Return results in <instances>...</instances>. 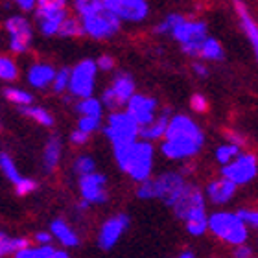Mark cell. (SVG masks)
Listing matches in <instances>:
<instances>
[{"mask_svg":"<svg viewBox=\"0 0 258 258\" xmlns=\"http://www.w3.org/2000/svg\"><path fill=\"white\" fill-rule=\"evenodd\" d=\"M205 135L196 122L186 114H175L170 120L166 137L162 140L161 151L166 159L184 161L198 155L203 148Z\"/></svg>","mask_w":258,"mask_h":258,"instance_id":"cell-1","label":"cell"},{"mask_svg":"<svg viewBox=\"0 0 258 258\" xmlns=\"http://www.w3.org/2000/svg\"><path fill=\"white\" fill-rule=\"evenodd\" d=\"M74 6L89 37L109 39L118 33L122 21L105 6V0H78Z\"/></svg>","mask_w":258,"mask_h":258,"instance_id":"cell-2","label":"cell"},{"mask_svg":"<svg viewBox=\"0 0 258 258\" xmlns=\"http://www.w3.org/2000/svg\"><path fill=\"white\" fill-rule=\"evenodd\" d=\"M114 161L118 168L137 183H144L151 179V170H153V146L146 140H137L131 144L114 146Z\"/></svg>","mask_w":258,"mask_h":258,"instance_id":"cell-3","label":"cell"},{"mask_svg":"<svg viewBox=\"0 0 258 258\" xmlns=\"http://www.w3.org/2000/svg\"><path fill=\"white\" fill-rule=\"evenodd\" d=\"M173 212L179 220H183L186 223V231L192 236H201L205 231H209V216H207V207H205V196L201 190L188 184V188L184 190Z\"/></svg>","mask_w":258,"mask_h":258,"instance_id":"cell-4","label":"cell"},{"mask_svg":"<svg viewBox=\"0 0 258 258\" xmlns=\"http://www.w3.org/2000/svg\"><path fill=\"white\" fill-rule=\"evenodd\" d=\"M186 188H188V183L184 181L183 173L168 172L140 183L137 188V196L140 199H161L173 209Z\"/></svg>","mask_w":258,"mask_h":258,"instance_id":"cell-5","label":"cell"},{"mask_svg":"<svg viewBox=\"0 0 258 258\" xmlns=\"http://www.w3.org/2000/svg\"><path fill=\"white\" fill-rule=\"evenodd\" d=\"M209 231L221 242L231 243L234 247L245 245L249 238L247 223L238 216V212H214L209 216Z\"/></svg>","mask_w":258,"mask_h":258,"instance_id":"cell-6","label":"cell"},{"mask_svg":"<svg viewBox=\"0 0 258 258\" xmlns=\"http://www.w3.org/2000/svg\"><path fill=\"white\" fill-rule=\"evenodd\" d=\"M173 39L181 44L184 54L188 55H199L203 43L209 39L207 35V22L196 21V19H186L183 17L172 30Z\"/></svg>","mask_w":258,"mask_h":258,"instance_id":"cell-7","label":"cell"},{"mask_svg":"<svg viewBox=\"0 0 258 258\" xmlns=\"http://www.w3.org/2000/svg\"><path fill=\"white\" fill-rule=\"evenodd\" d=\"M103 133L111 140V144L114 146H124L137 142L140 135V125L133 120V116L127 111H116L111 113L107 118V124L103 127Z\"/></svg>","mask_w":258,"mask_h":258,"instance_id":"cell-8","label":"cell"},{"mask_svg":"<svg viewBox=\"0 0 258 258\" xmlns=\"http://www.w3.org/2000/svg\"><path fill=\"white\" fill-rule=\"evenodd\" d=\"M35 19H37L39 30L43 35H57L61 32L63 22L69 19L67 4L63 0H41L37 2L35 10Z\"/></svg>","mask_w":258,"mask_h":258,"instance_id":"cell-9","label":"cell"},{"mask_svg":"<svg viewBox=\"0 0 258 258\" xmlns=\"http://www.w3.org/2000/svg\"><path fill=\"white\" fill-rule=\"evenodd\" d=\"M96 72L98 64L92 59H83L76 64L74 69L70 70V96L78 98V100L91 98L92 91H94V83H96Z\"/></svg>","mask_w":258,"mask_h":258,"instance_id":"cell-10","label":"cell"},{"mask_svg":"<svg viewBox=\"0 0 258 258\" xmlns=\"http://www.w3.org/2000/svg\"><path fill=\"white\" fill-rule=\"evenodd\" d=\"M135 96V81L129 74H116L113 83L109 89H105L102 94V103L107 109H113V113H116V109L122 105H127L129 100Z\"/></svg>","mask_w":258,"mask_h":258,"instance_id":"cell-11","label":"cell"},{"mask_svg":"<svg viewBox=\"0 0 258 258\" xmlns=\"http://www.w3.org/2000/svg\"><path fill=\"white\" fill-rule=\"evenodd\" d=\"M256 173H258V159L253 153H242L231 164L221 168V177L232 181L236 186L251 183L256 177Z\"/></svg>","mask_w":258,"mask_h":258,"instance_id":"cell-12","label":"cell"},{"mask_svg":"<svg viewBox=\"0 0 258 258\" xmlns=\"http://www.w3.org/2000/svg\"><path fill=\"white\" fill-rule=\"evenodd\" d=\"M6 32L10 35V50L13 54H22L26 52L30 43H32V24L24 17H10L6 21Z\"/></svg>","mask_w":258,"mask_h":258,"instance_id":"cell-13","label":"cell"},{"mask_svg":"<svg viewBox=\"0 0 258 258\" xmlns=\"http://www.w3.org/2000/svg\"><path fill=\"white\" fill-rule=\"evenodd\" d=\"M105 6L120 21L127 22H142L150 13L146 0H105Z\"/></svg>","mask_w":258,"mask_h":258,"instance_id":"cell-14","label":"cell"},{"mask_svg":"<svg viewBox=\"0 0 258 258\" xmlns=\"http://www.w3.org/2000/svg\"><path fill=\"white\" fill-rule=\"evenodd\" d=\"M127 225H129V218L125 214L111 216V218L103 221V225L100 227V232H98V245H100L103 251L113 249L114 245L118 243L120 236L125 232Z\"/></svg>","mask_w":258,"mask_h":258,"instance_id":"cell-15","label":"cell"},{"mask_svg":"<svg viewBox=\"0 0 258 258\" xmlns=\"http://www.w3.org/2000/svg\"><path fill=\"white\" fill-rule=\"evenodd\" d=\"M125 107H127L125 111L133 116V120L140 125V129L150 125L157 118V100L146 96V94H135Z\"/></svg>","mask_w":258,"mask_h":258,"instance_id":"cell-16","label":"cell"},{"mask_svg":"<svg viewBox=\"0 0 258 258\" xmlns=\"http://www.w3.org/2000/svg\"><path fill=\"white\" fill-rule=\"evenodd\" d=\"M107 179L103 173H91L85 177H80V194L81 199L91 205H100L107 201V188H105Z\"/></svg>","mask_w":258,"mask_h":258,"instance_id":"cell-17","label":"cell"},{"mask_svg":"<svg viewBox=\"0 0 258 258\" xmlns=\"http://www.w3.org/2000/svg\"><path fill=\"white\" fill-rule=\"evenodd\" d=\"M234 194H236V184L225 177L216 179V181H212V183L207 186V199H209L212 205L229 203Z\"/></svg>","mask_w":258,"mask_h":258,"instance_id":"cell-18","label":"cell"},{"mask_svg":"<svg viewBox=\"0 0 258 258\" xmlns=\"http://www.w3.org/2000/svg\"><path fill=\"white\" fill-rule=\"evenodd\" d=\"M234 8H236L238 19H240V26H242V30L245 32V35L249 39V43L253 46L254 57H256V63H258V24L253 19V15L249 13L247 6L243 4V2H236Z\"/></svg>","mask_w":258,"mask_h":258,"instance_id":"cell-19","label":"cell"},{"mask_svg":"<svg viewBox=\"0 0 258 258\" xmlns=\"http://www.w3.org/2000/svg\"><path fill=\"white\" fill-rule=\"evenodd\" d=\"M55 72L52 69V64L48 63H33L28 69V83L35 89H46V87L54 85Z\"/></svg>","mask_w":258,"mask_h":258,"instance_id":"cell-20","label":"cell"},{"mask_svg":"<svg viewBox=\"0 0 258 258\" xmlns=\"http://www.w3.org/2000/svg\"><path fill=\"white\" fill-rule=\"evenodd\" d=\"M170 120H172V116H170V109H166V111H162L150 125H146V127L140 129V137H142L146 142H153V140H159V139L164 140L168 125H170Z\"/></svg>","mask_w":258,"mask_h":258,"instance_id":"cell-21","label":"cell"},{"mask_svg":"<svg viewBox=\"0 0 258 258\" xmlns=\"http://www.w3.org/2000/svg\"><path fill=\"white\" fill-rule=\"evenodd\" d=\"M50 232L63 247H76L80 243V238L72 231V227L64 220H54L50 223Z\"/></svg>","mask_w":258,"mask_h":258,"instance_id":"cell-22","label":"cell"},{"mask_svg":"<svg viewBox=\"0 0 258 258\" xmlns=\"http://www.w3.org/2000/svg\"><path fill=\"white\" fill-rule=\"evenodd\" d=\"M61 150H63V144H61V139L57 135H52L48 140H46V146H44L43 151V164L46 172H52L57 162L61 159Z\"/></svg>","mask_w":258,"mask_h":258,"instance_id":"cell-23","label":"cell"},{"mask_svg":"<svg viewBox=\"0 0 258 258\" xmlns=\"http://www.w3.org/2000/svg\"><path fill=\"white\" fill-rule=\"evenodd\" d=\"M30 247V242L26 238H13L8 236V234H0V254L2 256H8V254H17L22 249Z\"/></svg>","mask_w":258,"mask_h":258,"instance_id":"cell-24","label":"cell"},{"mask_svg":"<svg viewBox=\"0 0 258 258\" xmlns=\"http://www.w3.org/2000/svg\"><path fill=\"white\" fill-rule=\"evenodd\" d=\"M76 111L80 113V116H91V118H102L103 113V103L102 100L96 98H85L76 103Z\"/></svg>","mask_w":258,"mask_h":258,"instance_id":"cell-25","label":"cell"},{"mask_svg":"<svg viewBox=\"0 0 258 258\" xmlns=\"http://www.w3.org/2000/svg\"><path fill=\"white\" fill-rule=\"evenodd\" d=\"M223 55H225L223 46H221L220 41L214 37L207 39L203 43V46H201V52H199V57H203V59H207V61H221Z\"/></svg>","mask_w":258,"mask_h":258,"instance_id":"cell-26","label":"cell"},{"mask_svg":"<svg viewBox=\"0 0 258 258\" xmlns=\"http://www.w3.org/2000/svg\"><path fill=\"white\" fill-rule=\"evenodd\" d=\"M21 113L26 114L28 118L35 120L37 124L44 125V127H52L54 125V116L43 107H33V105H30V107H22Z\"/></svg>","mask_w":258,"mask_h":258,"instance_id":"cell-27","label":"cell"},{"mask_svg":"<svg viewBox=\"0 0 258 258\" xmlns=\"http://www.w3.org/2000/svg\"><path fill=\"white\" fill-rule=\"evenodd\" d=\"M4 96L6 100H10L11 103H15L19 107H30L33 102V96L30 92L22 91V89H15V87H8L4 91Z\"/></svg>","mask_w":258,"mask_h":258,"instance_id":"cell-28","label":"cell"},{"mask_svg":"<svg viewBox=\"0 0 258 258\" xmlns=\"http://www.w3.org/2000/svg\"><path fill=\"white\" fill-rule=\"evenodd\" d=\"M240 146H234L231 142H227V144H221L218 150H216V161L220 162L221 166H227V164H231L236 157H240Z\"/></svg>","mask_w":258,"mask_h":258,"instance_id":"cell-29","label":"cell"},{"mask_svg":"<svg viewBox=\"0 0 258 258\" xmlns=\"http://www.w3.org/2000/svg\"><path fill=\"white\" fill-rule=\"evenodd\" d=\"M0 168H2V172H4V175H6V179H10L11 183L15 184H19L22 181V175H21V172L17 170V166H15V162L11 161V157L8 155V153H0Z\"/></svg>","mask_w":258,"mask_h":258,"instance_id":"cell-30","label":"cell"},{"mask_svg":"<svg viewBox=\"0 0 258 258\" xmlns=\"http://www.w3.org/2000/svg\"><path fill=\"white\" fill-rule=\"evenodd\" d=\"M72 168L80 177H85V175H91V173L96 172V161L91 155H80L74 161Z\"/></svg>","mask_w":258,"mask_h":258,"instance_id":"cell-31","label":"cell"},{"mask_svg":"<svg viewBox=\"0 0 258 258\" xmlns=\"http://www.w3.org/2000/svg\"><path fill=\"white\" fill-rule=\"evenodd\" d=\"M54 251L55 249L52 247V245H37V247H32V245H30V247L19 251V253L15 254V258H48Z\"/></svg>","mask_w":258,"mask_h":258,"instance_id":"cell-32","label":"cell"},{"mask_svg":"<svg viewBox=\"0 0 258 258\" xmlns=\"http://www.w3.org/2000/svg\"><path fill=\"white\" fill-rule=\"evenodd\" d=\"M83 26H81V21L76 19V17H69L67 21L63 22L61 26L59 35L61 37H78V35H83Z\"/></svg>","mask_w":258,"mask_h":258,"instance_id":"cell-33","label":"cell"},{"mask_svg":"<svg viewBox=\"0 0 258 258\" xmlns=\"http://www.w3.org/2000/svg\"><path fill=\"white\" fill-rule=\"evenodd\" d=\"M17 76H19V69H17L15 61L2 55L0 57V78L4 81H13L17 80Z\"/></svg>","mask_w":258,"mask_h":258,"instance_id":"cell-34","label":"cell"},{"mask_svg":"<svg viewBox=\"0 0 258 258\" xmlns=\"http://www.w3.org/2000/svg\"><path fill=\"white\" fill-rule=\"evenodd\" d=\"M181 19H183V15H181V13H170L164 21H161L159 24H157L155 32L157 33H168V32L172 33V30L175 28V24H177Z\"/></svg>","mask_w":258,"mask_h":258,"instance_id":"cell-35","label":"cell"},{"mask_svg":"<svg viewBox=\"0 0 258 258\" xmlns=\"http://www.w3.org/2000/svg\"><path fill=\"white\" fill-rule=\"evenodd\" d=\"M69 85H70V70H67V69L57 70L52 89H54L55 92H63V91H69Z\"/></svg>","mask_w":258,"mask_h":258,"instance_id":"cell-36","label":"cell"},{"mask_svg":"<svg viewBox=\"0 0 258 258\" xmlns=\"http://www.w3.org/2000/svg\"><path fill=\"white\" fill-rule=\"evenodd\" d=\"M100 124H102V118L80 116V120H78V129L83 131V133H87V135H91V133H94L96 129H100Z\"/></svg>","mask_w":258,"mask_h":258,"instance_id":"cell-37","label":"cell"},{"mask_svg":"<svg viewBox=\"0 0 258 258\" xmlns=\"http://www.w3.org/2000/svg\"><path fill=\"white\" fill-rule=\"evenodd\" d=\"M238 216L247 223V227H258V209H242L238 210Z\"/></svg>","mask_w":258,"mask_h":258,"instance_id":"cell-38","label":"cell"},{"mask_svg":"<svg viewBox=\"0 0 258 258\" xmlns=\"http://www.w3.org/2000/svg\"><path fill=\"white\" fill-rule=\"evenodd\" d=\"M33 190H37V183H35L33 179H26V177L15 186V192L19 194V196H28V194H32Z\"/></svg>","mask_w":258,"mask_h":258,"instance_id":"cell-39","label":"cell"},{"mask_svg":"<svg viewBox=\"0 0 258 258\" xmlns=\"http://www.w3.org/2000/svg\"><path fill=\"white\" fill-rule=\"evenodd\" d=\"M190 105H192V109L196 113H205V111L209 109V100H207L203 94H194V96L190 98Z\"/></svg>","mask_w":258,"mask_h":258,"instance_id":"cell-40","label":"cell"},{"mask_svg":"<svg viewBox=\"0 0 258 258\" xmlns=\"http://www.w3.org/2000/svg\"><path fill=\"white\" fill-rule=\"evenodd\" d=\"M96 64H98V70H103V72H109V70L114 67V59L111 55H100L96 59Z\"/></svg>","mask_w":258,"mask_h":258,"instance_id":"cell-41","label":"cell"},{"mask_svg":"<svg viewBox=\"0 0 258 258\" xmlns=\"http://www.w3.org/2000/svg\"><path fill=\"white\" fill-rule=\"evenodd\" d=\"M70 140H72V144L76 146H83L87 144V140H89V135L83 133V131H80V129L76 127L72 133H70Z\"/></svg>","mask_w":258,"mask_h":258,"instance_id":"cell-42","label":"cell"},{"mask_svg":"<svg viewBox=\"0 0 258 258\" xmlns=\"http://www.w3.org/2000/svg\"><path fill=\"white\" fill-rule=\"evenodd\" d=\"M52 232H46V231H39L35 232V242L39 243V245H50V242H52Z\"/></svg>","mask_w":258,"mask_h":258,"instance_id":"cell-43","label":"cell"},{"mask_svg":"<svg viewBox=\"0 0 258 258\" xmlns=\"http://www.w3.org/2000/svg\"><path fill=\"white\" fill-rule=\"evenodd\" d=\"M251 254H253V249L249 247L247 243L234 247V258H251Z\"/></svg>","mask_w":258,"mask_h":258,"instance_id":"cell-44","label":"cell"},{"mask_svg":"<svg viewBox=\"0 0 258 258\" xmlns=\"http://www.w3.org/2000/svg\"><path fill=\"white\" fill-rule=\"evenodd\" d=\"M194 72H196L199 78H207V76H209V69H207V64H203V63L194 64Z\"/></svg>","mask_w":258,"mask_h":258,"instance_id":"cell-45","label":"cell"},{"mask_svg":"<svg viewBox=\"0 0 258 258\" xmlns=\"http://www.w3.org/2000/svg\"><path fill=\"white\" fill-rule=\"evenodd\" d=\"M17 6H19L22 11H32L37 4H35L33 0H19V2H17ZM35 10H37V8H35Z\"/></svg>","mask_w":258,"mask_h":258,"instance_id":"cell-46","label":"cell"},{"mask_svg":"<svg viewBox=\"0 0 258 258\" xmlns=\"http://www.w3.org/2000/svg\"><path fill=\"white\" fill-rule=\"evenodd\" d=\"M229 142L234 146H242L243 144V137L238 133H229Z\"/></svg>","mask_w":258,"mask_h":258,"instance_id":"cell-47","label":"cell"},{"mask_svg":"<svg viewBox=\"0 0 258 258\" xmlns=\"http://www.w3.org/2000/svg\"><path fill=\"white\" fill-rule=\"evenodd\" d=\"M48 258H69V254H67V251H59V249H55L54 253L50 254Z\"/></svg>","mask_w":258,"mask_h":258,"instance_id":"cell-48","label":"cell"},{"mask_svg":"<svg viewBox=\"0 0 258 258\" xmlns=\"http://www.w3.org/2000/svg\"><path fill=\"white\" fill-rule=\"evenodd\" d=\"M89 205H91V203H87V201H83V199H81L80 203H78V209H80V210H85V209H89Z\"/></svg>","mask_w":258,"mask_h":258,"instance_id":"cell-49","label":"cell"},{"mask_svg":"<svg viewBox=\"0 0 258 258\" xmlns=\"http://www.w3.org/2000/svg\"><path fill=\"white\" fill-rule=\"evenodd\" d=\"M177 258H196V256H194V253H190V251H184V253H181Z\"/></svg>","mask_w":258,"mask_h":258,"instance_id":"cell-50","label":"cell"}]
</instances>
